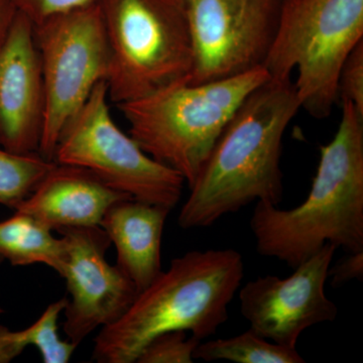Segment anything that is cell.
I'll list each match as a JSON object with an SVG mask.
<instances>
[{
    "label": "cell",
    "instance_id": "cell-1",
    "mask_svg": "<svg viewBox=\"0 0 363 363\" xmlns=\"http://www.w3.org/2000/svg\"><path fill=\"white\" fill-rule=\"evenodd\" d=\"M301 108L291 78H269L241 104L203 164L178 217L184 229L213 225L250 203L283 200L281 145Z\"/></svg>",
    "mask_w": 363,
    "mask_h": 363
},
{
    "label": "cell",
    "instance_id": "cell-2",
    "mask_svg": "<svg viewBox=\"0 0 363 363\" xmlns=\"http://www.w3.org/2000/svg\"><path fill=\"white\" fill-rule=\"evenodd\" d=\"M250 228L262 257L295 269L326 243L363 250V116L342 101V117L320 160L309 194L293 209L257 202Z\"/></svg>",
    "mask_w": 363,
    "mask_h": 363
},
{
    "label": "cell",
    "instance_id": "cell-3",
    "mask_svg": "<svg viewBox=\"0 0 363 363\" xmlns=\"http://www.w3.org/2000/svg\"><path fill=\"white\" fill-rule=\"evenodd\" d=\"M245 274L236 250H193L172 260L128 311L104 327L94 339L93 359L99 363H135L152 338L164 332H190L203 339L228 319V306Z\"/></svg>",
    "mask_w": 363,
    "mask_h": 363
},
{
    "label": "cell",
    "instance_id": "cell-4",
    "mask_svg": "<svg viewBox=\"0 0 363 363\" xmlns=\"http://www.w3.org/2000/svg\"><path fill=\"white\" fill-rule=\"evenodd\" d=\"M269 79L260 67L212 82L182 81L117 107L140 149L190 187L238 107Z\"/></svg>",
    "mask_w": 363,
    "mask_h": 363
},
{
    "label": "cell",
    "instance_id": "cell-5",
    "mask_svg": "<svg viewBox=\"0 0 363 363\" xmlns=\"http://www.w3.org/2000/svg\"><path fill=\"white\" fill-rule=\"evenodd\" d=\"M363 40V0H283L264 68L269 78L294 70L301 108L315 118L330 116L344 62Z\"/></svg>",
    "mask_w": 363,
    "mask_h": 363
},
{
    "label": "cell",
    "instance_id": "cell-6",
    "mask_svg": "<svg viewBox=\"0 0 363 363\" xmlns=\"http://www.w3.org/2000/svg\"><path fill=\"white\" fill-rule=\"evenodd\" d=\"M109 50L107 91L117 105L187 81L192 47L181 0H97Z\"/></svg>",
    "mask_w": 363,
    "mask_h": 363
},
{
    "label": "cell",
    "instance_id": "cell-7",
    "mask_svg": "<svg viewBox=\"0 0 363 363\" xmlns=\"http://www.w3.org/2000/svg\"><path fill=\"white\" fill-rule=\"evenodd\" d=\"M104 81L62 130L54 162L87 169L131 199L173 210L183 193V177L152 159L112 118Z\"/></svg>",
    "mask_w": 363,
    "mask_h": 363
},
{
    "label": "cell",
    "instance_id": "cell-8",
    "mask_svg": "<svg viewBox=\"0 0 363 363\" xmlns=\"http://www.w3.org/2000/svg\"><path fill=\"white\" fill-rule=\"evenodd\" d=\"M33 26L45 93L39 154L54 162L62 130L106 81L108 45L97 1Z\"/></svg>",
    "mask_w": 363,
    "mask_h": 363
},
{
    "label": "cell",
    "instance_id": "cell-9",
    "mask_svg": "<svg viewBox=\"0 0 363 363\" xmlns=\"http://www.w3.org/2000/svg\"><path fill=\"white\" fill-rule=\"evenodd\" d=\"M283 0H181L192 67L188 82H212L264 66Z\"/></svg>",
    "mask_w": 363,
    "mask_h": 363
},
{
    "label": "cell",
    "instance_id": "cell-10",
    "mask_svg": "<svg viewBox=\"0 0 363 363\" xmlns=\"http://www.w3.org/2000/svg\"><path fill=\"white\" fill-rule=\"evenodd\" d=\"M336 250L326 243L290 277H260L241 288L240 311L250 329L272 342L296 347L308 328L334 321L338 308L325 285Z\"/></svg>",
    "mask_w": 363,
    "mask_h": 363
},
{
    "label": "cell",
    "instance_id": "cell-11",
    "mask_svg": "<svg viewBox=\"0 0 363 363\" xmlns=\"http://www.w3.org/2000/svg\"><path fill=\"white\" fill-rule=\"evenodd\" d=\"M66 242L65 279L70 298L64 309L63 330L79 345L93 331L117 321L138 296L135 286L105 259L111 241L100 226L58 230Z\"/></svg>",
    "mask_w": 363,
    "mask_h": 363
},
{
    "label": "cell",
    "instance_id": "cell-12",
    "mask_svg": "<svg viewBox=\"0 0 363 363\" xmlns=\"http://www.w3.org/2000/svg\"><path fill=\"white\" fill-rule=\"evenodd\" d=\"M45 93L35 26L16 11L0 42V147L39 152Z\"/></svg>",
    "mask_w": 363,
    "mask_h": 363
},
{
    "label": "cell",
    "instance_id": "cell-13",
    "mask_svg": "<svg viewBox=\"0 0 363 363\" xmlns=\"http://www.w3.org/2000/svg\"><path fill=\"white\" fill-rule=\"evenodd\" d=\"M126 199L131 198L87 169L55 162L14 211L30 215L51 230L100 226L107 210Z\"/></svg>",
    "mask_w": 363,
    "mask_h": 363
},
{
    "label": "cell",
    "instance_id": "cell-14",
    "mask_svg": "<svg viewBox=\"0 0 363 363\" xmlns=\"http://www.w3.org/2000/svg\"><path fill=\"white\" fill-rule=\"evenodd\" d=\"M169 208L135 199L112 205L100 227L116 247L117 264L138 293L161 274L162 238Z\"/></svg>",
    "mask_w": 363,
    "mask_h": 363
},
{
    "label": "cell",
    "instance_id": "cell-15",
    "mask_svg": "<svg viewBox=\"0 0 363 363\" xmlns=\"http://www.w3.org/2000/svg\"><path fill=\"white\" fill-rule=\"evenodd\" d=\"M52 231L30 215L16 211L11 218L0 221V257L14 267L45 264L62 276L66 242Z\"/></svg>",
    "mask_w": 363,
    "mask_h": 363
},
{
    "label": "cell",
    "instance_id": "cell-16",
    "mask_svg": "<svg viewBox=\"0 0 363 363\" xmlns=\"http://www.w3.org/2000/svg\"><path fill=\"white\" fill-rule=\"evenodd\" d=\"M67 304L62 298L48 306L39 319L23 330L13 331L0 325V363H9L28 346L39 351L45 363H68L78 345L59 335L58 322Z\"/></svg>",
    "mask_w": 363,
    "mask_h": 363
},
{
    "label": "cell",
    "instance_id": "cell-17",
    "mask_svg": "<svg viewBox=\"0 0 363 363\" xmlns=\"http://www.w3.org/2000/svg\"><path fill=\"white\" fill-rule=\"evenodd\" d=\"M194 359L228 360L235 363H304L296 347L281 345L262 337L252 329L240 335L198 344Z\"/></svg>",
    "mask_w": 363,
    "mask_h": 363
},
{
    "label": "cell",
    "instance_id": "cell-18",
    "mask_svg": "<svg viewBox=\"0 0 363 363\" xmlns=\"http://www.w3.org/2000/svg\"><path fill=\"white\" fill-rule=\"evenodd\" d=\"M54 164L39 152L14 154L0 147V204L16 210Z\"/></svg>",
    "mask_w": 363,
    "mask_h": 363
},
{
    "label": "cell",
    "instance_id": "cell-19",
    "mask_svg": "<svg viewBox=\"0 0 363 363\" xmlns=\"http://www.w3.org/2000/svg\"><path fill=\"white\" fill-rule=\"evenodd\" d=\"M199 339L187 337V332H164L152 338L138 355V363H192Z\"/></svg>",
    "mask_w": 363,
    "mask_h": 363
},
{
    "label": "cell",
    "instance_id": "cell-20",
    "mask_svg": "<svg viewBox=\"0 0 363 363\" xmlns=\"http://www.w3.org/2000/svg\"><path fill=\"white\" fill-rule=\"evenodd\" d=\"M338 98L351 102L363 116V40L355 45L341 68Z\"/></svg>",
    "mask_w": 363,
    "mask_h": 363
},
{
    "label": "cell",
    "instance_id": "cell-21",
    "mask_svg": "<svg viewBox=\"0 0 363 363\" xmlns=\"http://www.w3.org/2000/svg\"><path fill=\"white\" fill-rule=\"evenodd\" d=\"M16 11L25 14L33 25L58 14L69 13L94 4L97 0H11Z\"/></svg>",
    "mask_w": 363,
    "mask_h": 363
},
{
    "label": "cell",
    "instance_id": "cell-22",
    "mask_svg": "<svg viewBox=\"0 0 363 363\" xmlns=\"http://www.w3.org/2000/svg\"><path fill=\"white\" fill-rule=\"evenodd\" d=\"M344 259L339 260L335 267H329L328 279H331V285L337 288L357 279L363 278V250L358 252H348Z\"/></svg>",
    "mask_w": 363,
    "mask_h": 363
},
{
    "label": "cell",
    "instance_id": "cell-23",
    "mask_svg": "<svg viewBox=\"0 0 363 363\" xmlns=\"http://www.w3.org/2000/svg\"><path fill=\"white\" fill-rule=\"evenodd\" d=\"M16 13V9L11 0H0V42L9 30Z\"/></svg>",
    "mask_w": 363,
    "mask_h": 363
},
{
    "label": "cell",
    "instance_id": "cell-24",
    "mask_svg": "<svg viewBox=\"0 0 363 363\" xmlns=\"http://www.w3.org/2000/svg\"><path fill=\"white\" fill-rule=\"evenodd\" d=\"M4 262V259H2V257H0V266H1V264H2V262Z\"/></svg>",
    "mask_w": 363,
    "mask_h": 363
},
{
    "label": "cell",
    "instance_id": "cell-25",
    "mask_svg": "<svg viewBox=\"0 0 363 363\" xmlns=\"http://www.w3.org/2000/svg\"><path fill=\"white\" fill-rule=\"evenodd\" d=\"M4 309H2V308H0V314H2V313H4Z\"/></svg>",
    "mask_w": 363,
    "mask_h": 363
}]
</instances>
